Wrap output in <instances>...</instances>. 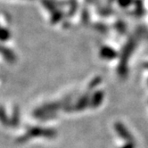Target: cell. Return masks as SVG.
Returning <instances> with one entry per match:
<instances>
[{
	"instance_id": "1",
	"label": "cell",
	"mask_w": 148,
	"mask_h": 148,
	"mask_svg": "<svg viewBox=\"0 0 148 148\" xmlns=\"http://www.w3.org/2000/svg\"><path fill=\"white\" fill-rule=\"evenodd\" d=\"M56 132L55 130H48V129H41L37 127V128H32L29 130L27 134L23 137L19 138L18 141L19 143H24L29 138H31V137L42 136V137H47V138H53V137H56Z\"/></svg>"
},
{
	"instance_id": "2",
	"label": "cell",
	"mask_w": 148,
	"mask_h": 148,
	"mask_svg": "<svg viewBox=\"0 0 148 148\" xmlns=\"http://www.w3.org/2000/svg\"><path fill=\"white\" fill-rule=\"evenodd\" d=\"M115 130L117 131L119 136L123 138L124 140L128 141V142H133V137L130 132L126 129V127L121 124V123H116L115 125Z\"/></svg>"
},
{
	"instance_id": "3",
	"label": "cell",
	"mask_w": 148,
	"mask_h": 148,
	"mask_svg": "<svg viewBox=\"0 0 148 148\" xmlns=\"http://www.w3.org/2000/svg\"><path fill=\"white\" fill-rule=\"evenodd\" d=\"M121 148H135V145L133 142H128V144H126Z\"/></svg>"
}]
</instances>
